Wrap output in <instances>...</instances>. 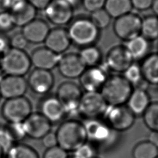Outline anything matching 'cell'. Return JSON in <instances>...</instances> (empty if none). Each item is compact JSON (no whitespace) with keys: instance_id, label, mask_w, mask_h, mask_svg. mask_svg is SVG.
<instances>
[{"instance_id":"83f0119b","label":"cell","mask_w":158,"mask_h":158,"mask_svg":"<svg viewBox=\"0 0 158 158\" xmlns=\"http://www.w3.org/2000/svg\"><path fill=\"white\" fill-rule=\"evenodd\" d=\"M133 158H156L158 148L149 140H143L136 143L131 152Z\"/></svg>"},{"instance_id":"f1b7e54d","label":"cell","mask_w":158,"mask_h":158,"mask_svg":"<svg viewBox=\"0 0 158 158\" xmlns=\"http://www.w3.org/2000/svg\"><path fill=\"white\" fill-rule=\"evenodd\" d=\"M141 35L148 41L158 40V17L149 15L142 19Z\"/></svg>"},{"instance_id":"d6986e66","label":"cell","mask_w":158,"mask_h":158,"mask_svg":"<svg viewBox=\"0 0 158 158\" xmlns=\"http://www.w3.org/2000/svg\"><path fill=\"white\" fill-rule=\"evenodd\" d=\"M61 55L44 46L35 49L30 57L31 65L35 69L51 71L57 67Z\"/></svg>"},{"instance_id":"ee69618b","label":"cell","mask_w":158,"mask_h":158,"mask_svg":"<svg viewBox=\"0 0 158 158\" xmlns=\"http://www.w3.org/2000/svg\"><path fill=\"white\" fill-rule=\"evenodd\" d=\"M36 10H43L52 0H27Z\"/></svg>"},{"instance_id":"7a4b0ae2","label":"cell","mask_w":158,"mask_h":158,"mask_svg":"<svg viewBox=\"0 0 158 158\" xmlns=\"http://www.w3.org/2000/svg\"><path fill=\"white\" fill-rule=\"evenodd\" d=\"M88 141L93 144L97 150H107L118 140V133L110 128L101 118L86 119L83 122Z\"/></svg>"},{"instance_id":"f35d334b","label":"cell","mask_w":158,"mask_h":158,"mask_svg":"<svg viewBox=\"0 0 158 158\" xmlns=\"http://www.w3.org/2000/svg\"><path fill=\"white\" fill-rule=\"evenodd\" d=\"M69 152L59 146L46 149L42 158H69Z\"/></svg>"},{"instance_id":"ac0fdd59","label":"cell","mask_w":158,"mask_h":158,"mask_svg":"<svg viewBox=\"0 0 158 158\" xmlns=\"http://www.w3.org/2000/svg\"><path fill=\"white\" fill-rule=\"evenodd\" d=\"M28 88L24 77L6 75L0 83L1 97L5 99L24 96Z\"/></svg>"},{"instance_id":"c3c4849f","label":"cell","mask_w":158,"mask_h":158,"mask_svg":"<svg viewBox=\"0 0 158 158\" xmlns=\"http://www.w3.org/2000/svg\"><path fill=\"white\" fill-rule=\"evenodd\" d=\"M9 10L7 0H0V13Z\"/></svg>"},{"instance_id":"8d00e7d4","label":"cell","mask_w":158,"mask_h":158,"mask_svg":"<svg viewBox=\"0 0 158 158\" xmlns=\"http://www.w3.org/2000/svg\"><path fill=\"white\" fill-rule=\"evenodd\" d=\"M15 26L14 21L10 11L7 10L0 13V32H7Z\"/></svg>"},{"instance_id":"7bdbcfd3","label":"cell","mask_w":158,"mask_h":158,"mask_svg":"<svg viewBox=\"0 0 158 158\" xmlns=\"http://www.w3.org/2000/svg\"><path fill=\"white\" fill-rule=\"evenodd\" d=\"M10 48L9 38L4 33L0 32V55H3Z\"/></svg>"},{"instance_id":"836d02e7","label":"cell","mask_w":158,"mask_h":158,"mask_svg":"<svg viewBox=\"0 0 158 158\" xmlns=\"http://www.w3.org/2000/svg\"><path fill=\"white\" fill-rule=\"evenodd\" d=\"M97 149L91 143L87 141L72 153V158H94L97 156Z\"/></svg>"},{"instance_id":"6da1fadb","label":"cell","mask_w":158,"mask_h":158,"mask_svg":"<svg viewBox=\"0 0 158 158\" xmlns=\"http://www.w3.org/2000/svg\"><path fill=\"white\" fill-rule=\"evenodd\" d=\"M55 133L57 145L68 152H72L88 141L83 122L77 118L64 120Z\"/></svg>"},{"instance_id":"f6af8a7d","label":"cell","mask_w":158,"mask_h":158,"mask_svg":"<svg viewBox=\"0 0 158 158\" xmlns=\"http://www.w3.org/2000/svg\"><path fill=\"white\" fill-rule=\"evenodd\" d=\"M27 1V0H7L9 11H12L19 8Z\"/></svg>"},{"instance_id":"ab89813d","label":"cell","mask_w":158,"mask_h":158,"mask_svg":"<svg viewBox=\"0 0 158 158\" xmlns=\"http://www.w3.org/2000/svg\"><path fill=\"white\" fill-rule=\"evenodd\" d=\"M106 0H81L83 8L89 12H93L103 9Z\"/></svg>"},{"instance_id":"f5cc1de1","label":"cell","mask_w":158,"mask_h":158,"mask_svg":"<svg viewBox=\"0 0 158 158\" xmlns=\"http://www.w3.org/2000/svg\"><path fill=\"white\" fill-rule=\"evenodd\" d=\"M157 52H156L158 53V42H157Z\"/></svg>"},{"instance_id":"11a10c76","label":"cell","mask_w":158,"mask_h":158,"mask_svg":"<svg viewBox=\"0 0 158 158\" xmlns=\"http://www.w3.org/2000/svg\"><path fill=\"white\" fill-rule=\"evenodd\" d=\"M0 69H1V57H0Z\"/></svg>"},{"instance_id":"30bf717a","label":"cell","mask_w":158,"mask_h":158,"mask_svg":"<svg viewBox=\"0 0 158 158\" xmlns=\"http://www.w3.org/2000/svg\"><path fill=\"white\" fill-rule=\"evenodd\" d=\"M109 72L102 62L98 65L86 67L78 78L79 85L83 92H100L109 77Z\"/></svg>"},{"instance_id":"4dcf8cb0","label":"cell","mask_w":158,"mask_h":158,"mask_svg":"<svg viewBox=\"0 0 158 158\" xmlns=\"http://www.w3.org/2000/svg\"><path fill=\"white\" fill-rule=\"evenodd\" d=\"M145 126L153 132H158V101L151 102L142 115Z\"/></svg>"},{"instance_id":"7c38bea8","label":"cell","mask_w":158,"mask_h":158,"mask_svg":"<svg viewBox=\"0 0 158 158\" xmlns=\"http://www.w3.org/2000/svg\"><path fill=\"white\" fill-rule=\"evenodd\" d=\"M46 19L57 27L69 24L72 20L73 8L62 0H52L43 10Z\"/></svg>"},{"instance_id":"484cf974","label":"cell","mask_w":158,"mask_h":158,"mask_svg":"<svg viewBox=\"0 0 158 158\" xmlns=\"http://www.w3.org/2000/svg\"><path fill=\"white\" fill-rule=\"evenodd\" d=\"M104 9L111 18L117 19L131 12V0H106Z\"/></svg>"},{"instance_id":"5bb4252c","label":"cell","mask_w":158,"mask_h":158,"mask_svg":"<svg viewBox=\"0 0 158 158\" xmlns=\"http://www.w3.org/2000/svg\"><path fill=\"white\" fill-rule=\"evenodd\" d=\"M133 62L134 61L125 46L117 45L108 51L103 64L109 72L123 73Z\"/></svg>"},{"instance_id":"f907efd6","label":"cell","mask_w":158,"mask_h":158,"mask_svg":"<svg viewBox=\"0 0 158 158\" xmlns=\"http://www.w3.org/2000/svg\"><path fill=\"white\" fill-rule=\"evenodd\" d=\"M6 76V75L3 73V72L0 69V83L2 82V81L3 80L4 77Z\"/></svg>"},{"instance_id":"1f68e13d","label":"cell","mask_w":158,"mask_h":158,"mask_svg":"<svg viewBox=\"0 0 158 158\" xmlns=\"http://www.w3.org/2000/svg\"><path fill=\"white\" fill-rule=\"evenodd\" d=\"M122 75L133 86L136 88L144 82L139 64L133 62L123 73Z\"/></svg>"},{"instance_id":"db71d44e","label":"cell","mask_w":158,"mask_h":158,"mask_svg":"<svg viewBox=\"0 0 158 158\" xmlns=\"http://www.w3.org/2000/svg\"><path fill=\"white\" fill-rule=\"evenodd\" d=\"M94 158H101V157H98V156H96V157H94Z\"/></svg>"},{"instance_id":"4316f807","label":"cell","mask_w":158,"mask_h":158,"mask_svg":"<svg viewBox=\"0 0 158 158\" xmlns=\"http://www.w3.org/2000/svg\"><path fill=\"white\" fill-rule=\"evenodd\" d=\"M5 158H40L38 152L32 146L16 143L5 154Z\"/></svg>"},{"instance_id":"d6a6232c","label":"cell","mask_w":158,"mask_h":158,"mask_svg":"<svg viewBox=\"0 0 158 158\" xmlns=\"http://www.w3.org/2000/svg\"><path fill=\"white\" fill-rule=\"evenodd\" d=\"M89 19L99 30H101L107 28L109 25L111 17L103 8L92 12Z\"/></svg>"},{"instance_id":"6f0895ef","label":"cell","mask_w":158,"mask_h":158,"mask_svg":"<svg viewBox=\"0 0 158 158\" xmlns=\"http://www.w3.org/2000/svg\"><path fill=\"white\" fill-rule=\"evenodd\" d=\"M69 158H72V157H71V156H69Z\"/></svg>"},{"instance_id":"7dc6e473","label":"cell","mask_w":158,"mask_h":158,"mask_svg":"<svg viewBox=\"0 0 158 158\" xmlns=\"http://www.w3.org/2000/svg\"><path fill=\"white\" fill-rule=\"evenodd\" d=\"M68 4H69L70 6H72L73 8L78 6L80 4H81V0H62Z\"/></svg>"},{"instance_id":"ba28073f","label":"cell","mask_w":158,"mask_h":158,"mask_svg":"<svg viewBox=\"0 0 158 158\" xmlns=\"http://www.w3.org/2000/svg\"><path fill=\"white\" fill-rule=\"evenodd\" d=\"M32 112V104L25 96L5 99L1 108V115L7 123L23 122Z\"/></svg>"},{"instance_id":"ffe728a7","label":"cell","mask_w":158,"mask_h":158,"mask_svg":"<svg viewBox=\"0 0 158 158\" xmlns=\"http://www.w3.org/2000/svg\"><path fill=\"white\" fill-rule=\"evenodd\" d=\"M44 42L45 47L59 54L65 52L71 44L67 30L62 27L50 29Z\"/></svg>"},{"instance_id":"e575fe53","label":"cell","mask_w":158,"mask_h":158,"mask_svg":"<svg viewBox=\"0 0 158 158\" xmlns=\"http://www.w3.org/2000/svg\"><path fill=\"white\" fill-rule=\"evenodd\" d=\"M5 126L9 130L15 143H20L27 137L23 122L7 123Z\"/></svg>"},{"instance_id":"680465c9","label":"cell","mask_w":158,"mask_h":158,"mask_svg":"<svg viewBox=\"0 0 158 158\" xmlns=\"http://www.w3.org/2000/svg\"><path fill=\"white\" fill-rule=\"evenodd\" d=\"M156 158H158V156H157V157H156Z\"/></svg>"},{"instance_id":"f546056e","label":"cell","mask_w":158,"mask_h":158,"mask_svg":"<svg viewBox=\"0 0 158 158\" xmlns=\"http://www.w3.org/2000/svg\"><path fill=\"white\" fill-rule=\"evenodd\" d=\"M78 54L86 67L96 66L101 62V52L94 45L81 48Z\"/></svg>"},{"instance_id":"603a6c76","label":"cell","mask_w":158,"mask_h":158,"mask_svg":"<svg viewBox=\"0 0 158 158\" xmlns=\"http://www.w3.org/2000/svg\"><path fill=\"white\" fill-rule=\"evenodd\" d=\"M143 78L148 85H158V53L148 55L140 65Z\"/></svg>"},{"instance_id":"8fae6325","label":"cell","mask_w":158,"mask_h":158,"mask_svg":"<svg viewBox=\"0 0 158 158\" xmlns=\"http://www.w3.org/2000/svg\"><path fill=\"white\" fill-rule=\"evenodd\" d=\"M142 19L131 12L115 19L114 31L120 40L127 42L141 35Z\"/></svg>"},{"instance_id":"74e56055","label":"cell","mask_w":158,"mask_h":158,"mask_svg":"<svg viewBox=\"0 0 158 158\" xmlns=\"http://www.w3.org/2000/svg\"><path fill=\"white\" fill-rule=\"evenodd\" d=\"M9 42L10 48L21 50H24L28 43V41L22 31L14 33L9 38Z\"/></svg>"},{"instance_id":"9c48e42d","label":"cell","mask_w":158,"mask_h":158,"mask_svg":"<svg viewBox=\"0 0 158 158\" xmlns=\"http://www.w3.org/2000/svg\"><path fill=\"white\" fill-rule=\"evenodd\" d=\"M107 104L99 91L83 92L80 101V116L84 120L101 118Z\"/></svg>"},{"instance_id":"2e32d148","label":"cell","mask_w":158,"mask_h":158,"mask_svg":"<svg viewBox=\"0 0 158 158\" xmlns=\"http://www.w3.org/2000/svg\"><path fill=\"white\" fill-rule=\"evenodd\" d=\"M39 112L52 125L60 123L66 117L62 104L56 95L44 96L39 103Z\"/></svg>"},{"instance_id":"cb8c5ba5","label":"cell","mask_w":158,"mask_h":158,"mask_svg":"<svg viewBox=\"0 0 158 158\" xmlns=\"http://www.w3.org/2000/svg\"><path fill=\"white\" fill-rule=\"evenodd\" d=\"M149 42V41L140 35L127 41L125 46L133 61L143 60L150 54Z\"/></svg>"},{"instance_id":"7402d4cb","label":"cell","mask_w":158,"mask_h":158,"mask_svg":"<svg viewBox=\"0 0 158 158\" xmlns=\"http://www.w3.org/2000/svg\"><path fill=\"white\" fill-rule=\"evenodd\" d=\"M151 101L146 89L134 88L126 106L135 117L142 116Z\"/></svg>"},{"instance_id":"9f6ffc18","label":"cell","mask_w":158,"mask_h":158,"mask_svg":"<svg viewBox=\"0 0 158 158\" xmlns=\"http://www.w3.org/2000/svg\"><path fill=\"white\" fill-rule=\"evenodd\" d=\"M2 98V97H1V93H0V99Z\"/></svg>"},{"instance_id":"e0dca14e","label":"cell","mask_w":158,"mask_h":158,"mask_svg":"<svg viewBox=\"0 0 158 158\" xmlns=\"http://www.w3.org/2000/svg\"><path fill=\"white\" fill-rule=\"evenodd\" d=\"M27 136L35 140H41L51 131L52 125L39 112H33L23 122Z\"/></svg>"},{"instance_id":"3957f363","label":"cell","mask_w":158,"mask_h":158,"mask_svg":"<svg viewBox=\"0 0 158 158\" xmlns=\"http://www.w3.org/2000/svg\"><path fill=\"white\" fill-rule=\"evenodd\" d=\"M67 30L71 43L81 48L94 45L100 34V30L89 18L82 17L72 19Z\"/></svg>"},{"instance_id":"277c9868","label":"cell","mask_w":158,"mask_h":158,"mask_svg":"<svg viewBox=\"0 0 158 158\" xmlns=\"http://www.w3.org/2000/svg\"><path fill=\"white\" fill-rule=\"evenodd\" d=\"M133 86L120 74L108 77L100 93L107 105L118 106L126 104Z\"/></svg>"},{"instance_id":"44dd1931","label":"cell","mask_w":158,"mask_h":158,"mask_svg":"<svg viewBox=\"0 0 158 158\" xmlns=\"http://www.w3.org/2000/svg\"><path fill=\"white\" fill-rule=\"evenodd\" d=\"M49 30V26L45 20L35 19L22 27V33L28 43L38 44L44 41Z\"/></svg>"},{"instance_id":"52a82bcc","label":"cell","mask_w":158,"mask_h":158,"mask_svg":"<svg viewBox=\"0 0 158 158\" xmlns=\"http://www.w3.org/2000/svg\"><path fill=\"white\" fill-rule=\"evenodd\" d=\"M102 120L117 132L125 131L133 127L136 117L124 105H107L102 117Z\"/></svg>"},{"instance_id":"816d5d0a","label":"cell","mask_w":158,"mask_h":158,"mask_svg":"<svg viewBox=\"0 0 158 158\" xmlns=\"http://www.w3.org/2000/svg\"><path fill=\"white\" fill-rule=\"evenodd\" d=\"M5 156V152L3 151V150L0 148V158H4Z\"/></svg>"},{"instance_id":"d590c367","label":"cell","mask_w":158,"mask_h":158,"mask_svg":"<svg viewBox=\"0 0 158 158\" xmlns=\"http://www.w3.org/2000/svg\"><path fill=\"white\" fill-rule=\"evenodd\" d=\"M16 143L5 125L0 126V148L6 152Z\"/></svg>"},{"instance_id":"bcb514c9","label":"cell","mask_w":158,"mask_h":158,"mask_svg":"<svg viewBox=\"0 0 158 158\" xmlns=\"http://www.w3.org/2000/svg\"><path fill=\"white\" fill-rule=\"evenodd\" d=\"M148 140L158 148V132L151 131Z\"/></svg>"},{"instance_id":"d4e9b609","label":"cell","mask_w":158,"mask_h":158,"mask_svg":"<svg viewBox=\"0 0 158 158\" xmlns=\"http://www.w3.org/2000/svg\"><path fill=\"white\" fill-rule=\"evenodd\" d=\"M10 12L15 25L23 27L36 19L37 10L27 1L19 8Z\"/></svg>"},{"instance_id":"9a60e30c","label":"cell","mask_w":158,"mask_h":158,"mask_svg":"<svg viewBox=\"0 0 158 158\" xmlns=\"http://www.w3.org/2000/svg\"><path fill=\"white\" fill-rule=\"evenodd\" d=\"M57 67L60 74L69 80L79 78L86 68L79 54L74 52L61 55Z\"/></svg>"},{"instance_id":"60d3db41","label":"cell","mask_w":158,"mask_h":158,"mask_svg":"<svg viewBox=\"0 0 158 158\" xmlns=\"http://www.w3.org/2000/svg\"><path fill=\"white\" fill-rule=\"evenodd\" d=\"M43 146L46 149L53 148L57 145V139L55 131H49L41 139Z\"/></svg>"},{"instance_id":"681fc988","label":"cell","mask_w":158,"mask_h":158,"mask_svg":"<svg viewBox=\"0 0 158 158\" xmlns=\"http://www.w3.org/2000/svg\"><path fill=\"white\" fill-rule=\"evenodd\" d=\"M151 9L155 15L158 17V0H154Z\"/></svg>"},{"instance_id":"8992f818","label":"cell","mask_w":158,"mask_h":158,"mask_svg":"<svg viewBox=\"0 0 158 158\" xmlns=\"http://www.w3.org/2000/svg\"><path fill=\"white\" fill-rule=\"evenodd\" d=\"M83 91L79 85L72 81H65L57 87L55 94L63 105L66 117L76 118L80 116L79 104Z\"/></svg>"},{"instance_id":"b9f144b4","label":"cell","mask_w":158,"mask_h":158,"mask_svg":"<svg viewBox=\"0 0 158 158\" xmlns=\"http://www.w3.org/2000/svg\"><path fill=\"white\" fill-rule=\"evenodd\" d=\"M154 0H131L133 8L144 11L151 8Z\"/></svg>"},{"instance_id":"5b68a950","label":"cell","mask_w":158,"mask_h":158,"mask_svg":"<svg viewBox=\"0 0 158 158\" xmlns=\"http://www.w3.org/2000/svg\"><path fill=\"white\" fill-rule=\"evenodd\" d=\"M31 67L30 57L24 50L10 48L1 57V70L6 75L24 77Z\"/></svg>"},{"instance_id":"4fadbf2b","label":"cell","mask_w":158,"mask_h":158,"mask_svg":"<svg viewBox=\"0 0 158 158\" xmlns=\"http://www.w3.org/2000/svg\"><path fill=\"white\" fill-rule=\"evenodd\" d=\"M28 88L36 94L46 96L53 88L55 78L51 71L34 69L27 79Z\"/></svg>"}]
</instances>
